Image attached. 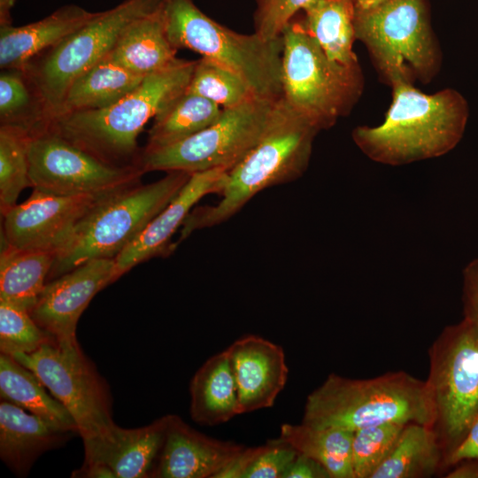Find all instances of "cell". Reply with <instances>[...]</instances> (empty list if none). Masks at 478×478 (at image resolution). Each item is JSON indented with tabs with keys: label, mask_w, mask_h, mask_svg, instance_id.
<instances>
[{
	"label": "cell",
	"mask_w": 478,
	"mask_h": 478,
	"mask_svg": "<svg viewBox=\"0 0 478 478\" xmlns=\"http://www.w3.org/2000/svg\"><path fill=\"white\" fill-rule=\"evenodd\" d=\"M391 88L383 122L352 130V140L365 156L398 166L439 158L457 146L468 119V104L459 92L444 89L426 94L405 81Z\"/></svg>",
	"instance_id": "obj_1"
},
{
	"label": "cell",
	"mask_w": 478,
	"mask_h": 478,
	"mask_svg": "<svg viewBox=\"0 0 478 478\" xmlns=\"http://www.w3.org/2000/svg\"><path fill=\"white\" fill-rule=\"evenodd\" d=\"M319 132L281 97L261 140L227 171L221 199L214 205L193 208L181 227L177 243L195 230L227 221L263 189L301 177Z\"/></svg>",
	"instance_id": "obj_2"
},
{
	"label": "cell",
	"mask_w": 478,
	"mask_h": 478,
	"mask_svg": "<svg viewBox=\"0 0 478 478\" xmlns=\"http://www.w3.org/2000/svg\"><path fill=\"white\" fill-rule=\"evenodd\" d=\"M196 63L178 58L146 76L113 104L58 117L48 129L109 164L140 166L139 135L150 120L187 89Z\"/></svg>",
	"instance_id": "obj_3"
},
{
	"label": "cell",
	"mask_w": 478,
	"mask_h": 478,
	"mask_svg": "<svg viewBox=\"0 0 478 478\" xmlns=\"http://www.w3.org/2000/svg\"><path fill=\"white\" fill-rule=\"evenodd\" d=\"M432 394L427 381L405 371L369 379L330 374L306 398L302 423L350 431L386 424L434 427Z\"/></svg>",
	"instance_id": "obj_4"
},
{
	"label": "cell",
	"mask_w": 478,
	"mask_h": 478,
	"mask_svg": "<svg viewBox=\"0 0 478 478\" xmlns=\"http://www.w3.org/2000/svg\"><path fill=\"white\" fill-rule=\"evenodd\" d=\"M168 39L177 49H188L234 72L256 97H282V51L280 36L266 39L257 33L244 35L216 22L193 0H165Z\"/></svg>",
	"instance_id": "obj_5"
},
{
	"label": "cell",
	"mask_w": 478,
	"mask_h": 478,
	"mask_svg": "<svg viewBox=\"0 0 478 478\" xmlns=\"http://www.w3.org/2000/svg\"><path fill=\"white\" fill-rule=\"evenodd\" d=\"M181 171L149 184L140 181L97 204L56 255L47 282L93 258H115L174 198L190 177Z\"/></svg>",
	"instance_id": "obj_6"
},
{
	"label": "cell",
	"mask_w": 478,
	"mask_h": 478,
	"mask_svg": "<svg viewBox=\"0 0 478 478\" xmlns=\"http://www.w3.org/2000/svg\"><path fill=\"white\" fill-rule=\"evenodd\" d=\"M281 37L282 98L319 131L330 128L362 95L360 65L345 66L329 59L303 20L292 19Z\"/></svg>",
	"instance_id": "obj_7"
},
{
	"label": "cell",
	"mask_w": 478,
	"mask_h": 478,
	"mask_svg": "<svg viewBox=\"0 0 478 478\" xmlns=\"http://www.w3.org/2000/svg\"><path fill=\"white\" fill-rule=\"evenodd\" d=\"M354 27L356 39L390 86L415 81L426 84L438 73L442 54L424 0H385L356 9Z\"/></svg>",
	"instance_id": "obj_8"
},
{
	"label": "cell",
	"mask_w": 478,
	"mask_h": 478,
	"mask_svg": "<svg viewBox=\"0 0 478 478\" xmlns=\"http://www.w3.org/2000/svg\"><path fill=\"white\" fill-rule=\"evenodd\" d=\"M436 430L445 461L478 414V335L462 319L445 327L428 351ZM446 466V465H445Z\"/></svg>",
	"instance_id": "obj_9"
},
{
	"label": "cell",
	"mask_w": 478,
	"mask_h": 478,
	"mask_svg": "<svg viewBox=\"0 0 478 478\" xmlns=\"http://www.w3.org/2000/svg\"><path fill=\"white\" fill-rule=\"evenodd\" d=\"M164 1L123 0L97 12L87 24L23 68L42 95L51 121L70 85L106 58L134 21L158 9Z\"/></svg>",
	"instance_id": "obj_10"
},
{
	"label": "cell",
	"mask_w": 478,
	"mask_h": 478,
	"mask_svg": "<svg viewBox=\"0 0 478 478\" xmlns=\"http://www.w3.org/2000/svg\"><path fill=\"white\" fill-rule=\"evenodd\" d=\"M279 100L254 97L223 109L219 119L200 132L166 147L143 150L140 166L146 173L229 171L266 134Z\"/></svg>",
	"instance_id": "obj_11"
},
{
	"label": "cell",
	"mask_w": 478,
	"mask_h": 478,
	"mask_svg": "<svg viewBox=\"0 0 478 478\" xmlns=\"http://www.w3.org/2000/svg\"><path fill=\"white\" fill-rule=\"evenodd\" d=\"M41 380L73 419L82 441L107 435L116 425L109 388L80 346L55 341L13 357Z\"/></svg>",
	"instance_id": "obj_12"
},
{
	"label": "cell",
	"mask_w": 478,
	"mask_h": 478,
	"mask_svg": "<svg viewBox=\"0 0 478 478\" xmlns=\"http://www.w3.org/2000/svg\"><path fill=\"white\" fill-rule=\"evenodd\" d=\"M31 188L56 195L110 194L140 181V166L104 162L50 129L29 141Z\"/></svg>",
	"instance_id": "obj_13"
},
{
	"label": "cell",
	"mask_w": 478,
	"mask_h": 478,
	"mask_svg": "<svg viewBox=\"0 0 478 478\" xmlns=\"http://www.w3.org/2000/svg\"><path fill=\"white\" fill-rule=\"evenodd\" d=\"M111 194L64 196L33 189L27 200L1 212L2 240L19 249L58 254L79 223Z\"/></svg>",
	"instance_id": "obj_14"
},
{
	"label": "cell",
	"mask_w": 478,
	"mask_h": 478,
	"mask_svg": "<svg viewBox=\"0 0 478 478\" xmlns=\"http://www.w3.org/2000/svg\"><path fill=\"white\" fill-rule=\"evenodd\" d=\"M115 266V258H93L48 281L31 317L60 346H80L78 320L96 294L116 281Z\"/></svg>",
	"instance_id": "obj_15"
},
{
	"label": "cell",
	"mask_w": 478,
	"mask_h": 478,
	"mask_svg": "<svg viewBox=\"0 0 478 478\" xmlns=\"http://www.w3.org/2000/svg\"><path fill=\"white\" fill-rule=\"evenodd\" d=\"M167 415L137 428L115 425L107 435L83 441L85 458L73 477L148 478L161 451Z\"/></svg>",
	"instance_id": "obj_16"
},
{
	"label": "cell",
	"mask_w": 478,
	"mask_h": 478,
	"mask_svg": "<svg viewBox=\"0 0 478 478\" xmlns=\"http://www.w3.org/2000/svg\"><path fill=\"white\" fill-rule=\"evenodd\" d=\"M227 177V170L220 168L192 173L174 198L115 258L116 280L143 261L172 253L176 248L171 242L173 234L200 199L209 194L220 196Z\"/></svg>",
	"instance_id": "obj_17"
},
{
	"label": "cell",
	"mask_w": 478,
	"mask_h": 478,
	"mask_svg": "<svg viewBox=\"0 0 478 478\" xmlns=\"http://www.w3.org/2000/svg\"><path fill=\"white\" fill-rule=\"evenodd\" d=\"M244 445L207 436L177 415H167L164 443L150 477L215 478Z\"/></svg>",
	"instance_id": "obj_18"
},
{
	"label": "cell",
	"mask_w": 478,
	"mask_h": 478,
	"mask_svg": "<svg viewBox=\"0 0 478 478\" xmlns=\"http://www.w3.org/2000/svg\"><path fill=\"white\" fill-rule=\"evenodd\" d=\"M239 405V414L274 405L288 380L282 348L261 336L244 335L227 349Z\"/></svg>",
	"instance_id": "obj_19"
},
{
	"label": "cell",
	"mask_w": 478,
	"mask_h": 478,
	"mask_svg": "<svg viewBox=\"0 0 478 478\" xmlns=\"http://www.w3.org/2000/svg\"><path fill=\"white\" fill-rule=\"evenodd\" d=\"M75 433L1 400L0 458L18 476H26L42 453L61 446Z\"/></svg>",
	"instance_id": "obj_20"
},
{
	"label": "cell",
	"mask_w": 478,
	"mask_h": 478,
	"mask_svg": "<svg viewBox=\"0 0 478 478\" xmlns=\"http://www.w3.org/2000/svg\"><path fill=\"white\" fill-rule=\"evenodd\" d=\"M96 12L77 4H66L43 19L14 27L0 26V67L23 69L91 20Z\"/></svg>",
	"instance_id": "obj_21"
},
{
	"label": "cell",
	"mask_w": 478,
	"mask_h": 478,
	"mask_svg": "<svg viewBox=\"0 0 478 478\" xmlns=\"http://www.w3.org/2000/svg\"><path fill=\"white\" fill-rule=\"evenodd\" d=\"M177 51L166 34L162 4L134 21L107 57L145 77L174 63L178 59Z\"/></svg>",
	"instance_id": "obj_22"
},
{
	"label": "cell",
	"mask_w": 478,
	"mask_h": 478,
	"mask_svg": "<svg viewBox=\"0 0 478 478\" xmlns=\"http://www.w3.org/2000/svg\"><path fill=\"white\" fill-rule=\"evenodd\" d=\"M191 419L203 426L225 423L239 414L236 384L227 351L208 358L189 384Z\"/></svg>",
	"instance_id": "obj_23"
},
{
	"label": "cell",
	"mask_w": 478,
	"mask_h": 478,
	"mask_svg": "<svg viewBox=\"0 0 478 478\" xmlns=\"http://www.w3.org/2000/svg\"><path fill=\"white\" fill-rule=\"evenodd\" d=\"M145 77L106 57L70 85L55 119L108 107L133 91Z\"/></svg>",
	"instance_id": "obj_24"
},
{
	"label": "cell",
	"mask_w": 478,
	"mask_h": 478,
	"mask_svg": "<svg viewBox=\"0 0 478 478\" xmlns=\"http://www.w3.org/2000/svg\"><path fill=\"white\" fill-rule=\"evenodd\" d=\"M303 11L307 32L329 59L345 66L359 64L353 51L357 40L353 0H312Z\"/></svg>",
	"instance_id": "obj_25"
},
{
	"label": "cell",
	"mask_w": 478,
	"mask_h": 478,
	"mask_svg": "<svg viewBox=\"0 0 478 478\" xmlns=\"http://www.w3.org/2000/svg\"><path fill=\"white\" fill-rule=\"evenodd\" d=\"M56 255L50 251L19 249L2 240L0 299L29 311L47 283Z\"/></svg>",
	"instance_id": "obj_26"
},
{
	"label": "cell",
	"mask_w": 478,
	"mask_h": 478,
	"mask_svg": "<svg viewBox=\"0 0 478 478\" xmlns=\"http://www.w3.org/2000/svg\"><path fill=\"white\" fill-rule=\"evenodd\" d=\"M445 456L433 427L405 426L394 449L371 478L428 477L444 467Z\"/></svg>",
	"instance_id": "obj_27"
},
{
	"label": "cell",
	"mask_w": 478,
	"mask_h": 478,
	"mask_svg": "<svg viewBox=\"0 0 478 478\" xmlns=\"http://www.w3.org/2000/svg\"><path fill=\"white\" fill-rule=\"evenodd\" d=\"M30 369L13 357L0 355V397L25 411L79 434L78 428L64 405Z\"/></svg>",
	"instance_id": "obj_28"
},
{
	"label": "cell",
	"mask_w": 478,
	"mask_h": 478,
	"mask_svg": "<svg viewBox=\"0 0 478 478\" xmlns=\"http://www.w3.org/2000/svg\"><path fill=\"white\" fill-rule=\"evenodd\" d=\"M223 109L212 101L185 90L154 118L144 150L171 145L214 123Z\"/></svg>",
	"instance_id": "obj_29"
},
{
	"label": "cell",
	"mask_w": 478,
	"mask_h": 478,
	"mask_svg": "<svg viewBox=\"0 0 478 478\" xmlns=\"http://www.w3.org/2000/svg\"><path fill=\"white\" fill-rule=\"evenodd\" d=\"M352 431L318 428L301 423L283 424L278 441L321 464L330 478H354L351 465Z\"/></svg>",
	"instance_id": "obj_30"
},
{
	"label": "cell",
	"mask_w": 478,
	"mask_h": 478,
	"mask_svg": "<svg viewBox=\"0 0 478 478\" xmlns=\"http://www.w3.org/2000/svg\"><path fill=\"white\" fill-rule=\"evenodd\" d=\"M51 118L36 86L24 69H2L0 123L21 127L31 135L46 130Z\"/></svg>",
	"instance_id": "obj_31"
},
{
	"label": "cell",
	"mask_w": 478,
	"mask_h": 478,
	"mask_svg": "<svg viewBox=\"0 0 478 478\" xmlns=\"http://www.w3.org/2000/svg\"><path fill=\"white\" fill-rule=\"evenodd\" d=\"M31 135L14 126L0 125V209L15 205L22 192L31 187L29 141Z\"/></svg>",
	"instance_id": "obj_32"
},
{
	"label": "cell",
	"mask_w": 478,
	"mask_h": 478,
	"mask_svg": "<svg viewBox=\"0 0 478 478\" xmlns=\"http://www.w3.org/2000/svg\"><path fill=\"white\" fill-rule=\"evenodd\" d=\"M186 90L212 101L222 109L238 106L256 97L241 77L204 58L197 60Z\"/></svg>",
	"instance_id": "obj_33"
},
{
	"label": "cell",
	"mask_w": 478,
	"mask_h": 478,
	"mask_svg": "<svg viewBox=\"0 0 478 478\" xmlns=\"http://www.w3.org/2000/svg\"><path fill=\"white\" fill-rule=\"evenodd\" d=\"M386 423L354 431L351 465L354 478H371L394 449L405 426Z\"/></svg>",
	"instance_id": "obj_34"
},
{
	"label": "cell",
	"mask_w": 478,
	"mask_h": 478,
	"mask_svg": "<svg viewBox=\"0 0 478 478\" xmlns=\"http://www.w3.org/2000/svg\"><path fill=\"white\" fill-rule=\"evenodd\" d=\"M52 337L33 320L27 309L0 299V351L14 357L30 353Z\"/></svg>",
	"instance_id": "obj_35"
},
{
	"label": "cell",
	"mask_w": 478,
	"mask_h": 478,
	"mask_svg": "<svg viewBox=\"0 0 478 478\" xmlns=\"http://www.w3.org/2000/svg\"><path fill=\"white\" fill-rule=\"evenodd\" d=\"M312 0H256L255 33L266 39L281 36L295 14Z\"/></svg>",
	"instance_id": "obj_36"
},
{
	"label": "cell",
	"mask_w": 478,
	"mask_h": 478,
	"mask_svg": "<svg viewBox=\"0 0 478 478\" xmlns=\"http://www.w3.org/2000/svg\"><path fill=\"white\" fill-rule=\"evenodd\" d=\"M297 453V451L285 443L277 439L269 440L243 478H283Z\"/></svg>",
	"instance_id": "obj_37"
},
{
	"label": "cell",
	"mask_w": 478,
	"mask_h": 478,
	"mask_svg": "<svg viewBox=\"0 0 478 478\" xmlns=\"http://www.w3.org/2000/svg\"><path fill=\"white\" fill-rule=\"evenodd\" d=\"M463 314L478 335V256L463 270Z\"/></svg>",
	"instance_id": "obj_38"
},
{
	"label": "cell",
	"mask_w": 478,
	"mask_h": 478,
	"mask_svg": "<svg viewBox=\"0 0 478 478\" xmlns=\"http://www.w3.org/2000/svg\"><path fill=\"white\" fill-rule=\"evenodd\" d=\"M283 478H330V475L318 461L298 452Z\"/></svg>",
	"instance_id": "obj_39"
},
{
	"label": "cell",
	"mask_w": 478,
	"mask_h": 478,
	"mask_svg": "<svg viewBox=\"0 0 478 478\" xmlns=\"http://www.w3.org/2000/svg\"><path fill=\"white\" fill-rule=\"evenodd\" d=\"M266 444L245 447L215 478H243L245 473L265 450Z\"/></svg>",
	"instance_id": "obj_40"
},
{
	"label": "cell",
	"mask_w": 478,
	"mask_h": 478,
	"mask_svg": "<svg viewBox=\"0 0 478 478\" xmlns=\"http://www.w3.org/2000/svg\"><path fill=\"white\" fill-rule=\"evenodd\" d=\"M466 459H478V414L465 438L446 460V466H452Z\"/></svg>",
	"instance_id": "obj_41"
},
{
	"label": "cell",
	"mask_w": 478,
	"mask_h": 478,
	"mask_svg": "<svg viewBox=\"0 0 478 478\" xmlns=\"http://www.w3.org/2000/svg\"><path fill=\"white\" fill-rule=\"evenodd\" d=\"M447 478H478V459H466L452 466Z\"/></svg>",
	"instance_id": "obj_42"
},
{
	"label": "cell",
	"mask_w": 478,
	"mask_h": 478,
	"mask_svg": "<svg viewBox=\"0 0 478 478\" xmlns=\"http://www.w3.org/2000/svg\"><path fill=\"white\" fill-rule=\"evenodd\" d=\"M16 0H0V26L12 24V10Z\"/></svg>",
	"instance_id": "obj_43"
},
{
	"label": "cell",
	"mask_w": 478,
	"mask_h": 478,
	"mask_svg": "<svg viewBox=\"0 0 478 478\" xmlns=\"http://www.w3.org/2000/svg\"><path fill=\"white\" fill-rule=\"evenodd\" d=\"M385 0H353L356 9H367L377 5Z\"/></svg>",
	"instance_id": "obj_44"
}]
</instances>
